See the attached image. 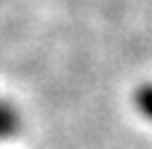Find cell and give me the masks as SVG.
Listing matches in <instances>:
<instances>
[{"mask_svg": "<svg viewBox=\"0 0 152 149\" xmlns=\"http://www.w3.org/2000/svg\"><path fill=\"white\" fill-rule=\"evenodd\" d=\"M16 131V115L11 107L0 104V136H11Z\"/></svg>", "mask_w": 152, "mask_h": 149, "instance_id": "cell-1", "label": "cell"}, {"mask_svg": "<svg viewBox=\"0 0 152 149\" xmlns=\"http://www.w3.org/2000/svg\"><path fill=\"white\" fill-rule=\"evenodd\" d=\"M139 104H142V109L152 117V88H144V91L139 93Z\"/></svg>", "mask_w": 152, "mask_h": 149, "instance_id": "cell-2", "label": "cell"}]
</instances>
